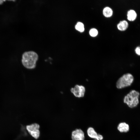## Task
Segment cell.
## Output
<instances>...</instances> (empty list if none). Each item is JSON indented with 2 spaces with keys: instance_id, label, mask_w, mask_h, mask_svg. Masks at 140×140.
Listing matches in <instances>:
<instances>
[{
  "instance_id": "6da1fadb",
  "label": "cell",
  "mask_w": 140,
  "mask_h": 140,
  "mask_svg": "<svg viewBox=\"0 0 140 140\" xmlns=\"http://www.w3.org/2000/svg\"><path fill=\"white\" fill-rule=\"evenodd\" d=\"M38 58L37 53L34 51L26 52L23 54L22 62L23 65L29 69L34 68Z\"/></svg>"
},
{
  "instance_id": "7a4b0ae2",
  "label": "cell",
  "mask_w": 140,
  "mask_h": 140,
  "mask_svg": "<svg viewBox=\"0 0 140 140\" xmlns=\"http://www.w3.org/2000/svg\"><path fill=\"white\" fill-rule=\"evenodd\" d=\"M139 93L135 90H132L125 96L123 101L130 108L136 106L139 103Z\"/></svg>"
},
{
  "instance_id": "3957f363",
  "label": "cell",
  "mask_w": 140,
  "mask_h": 140,
  "mask_svg": "<svg viewBox=\"0 0 140 140\" xmlns=\"http://www.w3.org/2000/svg\"><path fill=\"white\" fill-rule=\"evenodd\" d=\"M132 75L129 73L123 75L117 80L116 86L118 89H121L130 86L134 80Z\"/></svg>"
},
{
  "instance_id": "277c9868",
  "label": "cell",
  "mask_w": 140,
  "mask_h": 140,
  "mask_svg": "<svg viewBox=\"0 0 140 140\" xmlns=\"http://www.w3.org/2000/svg\"><path fill=\"white\" fill-rule=\"evenodd\" d=\"M40 125L37 123H34L27 125L26 129L29 134L35 139H38L40 136Z\"/></svg>"
},
{
  "instance_id": "5b68a950",
  "label": "cell",
  "mask_w": 140,
  "mask_h": 140,
  "mask_svg": "<svg viewBox=\"0 0 140 140\" xmlns=\"http://www.w3.org/2000/svg\"><path fill=\"white\" fill-rule=\"evenodd\" d=\"M71 91L75 96L80 98L84 96L85 92V88L83 86L77 85L74 88H72L71 89Z\"/></svg>"
},
{
  "instance_id": "8992f818",
  "label": "cell",
  "mask_w": 140,
  "mask_h": 140,
  "mask_svg": "<svg viewBox=\"0 0 140 140\" xmlns=\"http://www.w3.org/2000/svg\"><path fill=\"white\" fill-rule=\"evenodd\" d=\"M71 138L72 140H84V133L81 129H77L72 132Z\"/></svg>"
},
{
  "instance_id": "52a82bcc",
  "label": "cell",
  "mask_w": 140,
  "mask_h": 140,
  "mask_svg": "<svg viewBox=\"0 0 140 140\" xmlns=\"http://www.w3.org/2000/svg\"><path fill=\"white\" fill-rule=\"evenodd\" d=\"M87 133L88 136L91 138H96L97 140H102L103 139L102 136L98 134L92 127H90L88 128Z\"/></svg>"
},
{
  "instance_id": "ba28073f",
  "label": "cell",
  "mask_w": 140,
  "mask_h": 140,
  "mask_svg": "<svg viewBox=\"0 0 140 140\" xmlns=\"http://www.w3.org/2000/svg\"><path fill=\"white\" fill-rule=\"evenodd\" d=\"M117 128L120 132H126L129 131V126L128 124L126 123L122 122L118 124Z\"/></svg>"
},
{
  "instance_id": "9c48e42d",
  "label": "cell",
  "mask_w": 140,
  "mask_h": 140,
  "mask_svg": "<svg viewBox=\"0 0 140 140\" xmlns=\"http://www.w3.org/2000/svg\"><path fill=\"white\" fill-rule=\"evenodd\" d=\"M128 26V22L125 20L121 21L117 25V28L118 30L123 31L125 30Z\"/></svg>"
},
{
  "instance_id": "30bf717a",
  "label": "cell",
  "mask_w": 140,
  "mask_h": 140,
  "mask_svg": "<svg viewBox=\"0 0 140 140\" xmlns=\"http://www.w3.org/2000/svg\"><path fill=\"white\" fill-rule=\"evenodd\" d=\"M128 19L130 21L135 20L137 17V14L134 10H130L128 11L127 13Z\"/></svg>"
},
{
  "instance_id": "8fae6325",
  "label": "cell",
  "mask_w": 140,
  "mask_h": 140,
  "mask_svg": "<svg viewBox=\"0 0 140 140\" xmlns=\"http://www.w3.org/2000/svg\"><path fill=\"white\" fill-rule=\"evenodd\" d=\"M103 15L106 17H110L113 14V11L110 7L107 6L105 7L103 10Z\"/></svg>"
},
{
  "instance_id": "7c38bea8",
  "label": "cell",
  "mask_w": 140,
  "mask_h": 140,
  "mask_svg": "<svg viewBox=\"0 0 140 140\" xmlns=\"http://www.w3.org/2000/svg\"><path fill=\"white\" fill-rule=\"evenodd\" d=\"M75 29L80 32H83L85 30L84 25L81 22H78L75 26Z\"/></svg>"
},
{
  "instance_id": "4fadbf2b",
  "label": "cell",
  "mask_w": 140,
  "mask_h": 140,
  "mask_svg": "<svg viewBox=\"0 0 140 140\" xmlns=\"http://www.w3.org/2000/svg\"><path fill=\"white\" fill-rule=\"evenodd\" d=\"M89 34L92 37H95L98 34V31L96 29L93 28L91 29L89 31Z\"/></svg>"
},
{
  "instance_id": "5bb4252c",
  "label": "cell",
  "mask_w": 140,
  "mask_h": 140,
  "mask_svg": "<svg viewBox=\"0 0 140 140\" xmlns=\"http://www.w3.org/2000/svg\"><path fill=\"white\" fill-rule=\"evenodd\" d=\"M136 53L138 55H140V47H137L135 50Z\"/></svg>"
},
{
  "instance_id": "9a60e30c",
  "label": "cell",
  "mask_w": 140,
  "mask_h": 140,
  "mask_svg": "<svg viewBox=\"0 0 140 140\" xmlns=\"http://www.w3.org/2000/svg\"><path fill=\"white\" fill-rule=\"evenodd\" d=\"M3 0H0V4H2L3 2Z\"/></svg>"
}]
</instances>
